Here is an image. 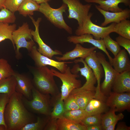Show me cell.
Returning <instances> with one entry per match:
<instances>
[{"instance_id": "16", "label": "cell", "mask_w": 130, "mask_h": 130, "mask_svg": "<svg viewBox=\"0 0 130 130\" xmlns=\"http://www.w3.org/2000/svg\"><path fill=\"white\" fill-rule=\"evenodd\" d=\"M13 76L16 81L15 91L27 99L32 98V90L34 86L32 81L26 75L15 72Z\"/></svg>"}, {"instance_id": "42", "label": "cell", "mask_w": 130, "mask_h": 130, "mask_svg": "<svg viewBox=\"0 0 130 130\" xmlns=\"http://www.w3.org/2000/svg\"><path fill=\"white\" fill-rule=\"evenodd\" d=\"M123 114L120 113L117 115L116 117L112 124L107 128L105 130H114L118 121L123 119L124 117Z\"/></svg>"}, {"instance_id": "2", "label": "cell", "mask_w": 130, "mask_h": 130, "mask_svg": "<svg viewBox=\"0 0 130 130\" xmlns=\"http://www.w3.org/2000/svg\"><path fill=\"white\" fill-rule=\"evenodd\" d=\"M29 69L33 76L34 87L41 92L52 96L60 94L58 88L51 70L46 66H30Z\"/></svg>"}, {"instance_id": "15", "label": "cell", "mask_w": 130, "mask_h": 130, "mask_svg": "<svg viewBox=\"0 0 130 130\" xmlns=\"http://www.w3.org/2000/svg\"><path fill=\"white\" fill-rule=\"evenodd\" d=\"M67 40L69 42L75 44H83L85 43L91 44L97 48L104 52L108 57L109 62L111 64L113 58L106 50L103 39H95L92 35L86 34L79 36H69L67 37Z\"/></svg>"}, {"instance_id": "25", "label": "cell", "mask_w": 130, "mask_h": 130, "mask_svg": "<svg viewBox=\"0 0 130 130\" xmlns=\"http://www.w3.org/2000/svg\"><path fill=\"white\" fill-rule=\"evenodd\" d=\"M0 22V42L6 39H9L11 42L15 51L16 47L13 41L12 35L13 32L16 29V25Z\"/></svg>"}, {"instance_id": "9", "label": "cell", "mask_w": 130, "mask_h": 130, "mask_svg": "<svg viewBox=\"0 0 130 130\" xmlns=\"http://www.w3.org/2000/svg\"><path fill=\"white\" fill-rule=\"evenodd\" d=\"M96 55L102 66L104 74V79L100 85V90L102 94L106 97L111 92L114 81L118 73L115 70L109 62L107 60L103 53L99 52H96Z\"/></svg>"}, {"instance_id": "30", "label": "cell", "mask_w": 130, "mask_h": 130, "mask_svg": "<svg viewBox=\"0 0 130 130\" xmlns=\"http://www.w3.org/2000/svg\"><path fill=\"white\" fill-rule=\"evenodd\" d=\"M87 116L84 110L80 109L65 111L63 115L64 117L73 122L80 124Z\"/></svg>"}, {"instance_id": "45", "label": "cell", "mask_w": 130, "mask_h": 130, "mask_svg": "<svg viewBox=\"0 0 130 130\" xmlns=\"http://www.w3.org/2000/svg\"><path fill=\"white\" fill-rule=\"evenodd\" d=\"M39 5L41 4L48 2L51 0H32Z\"/></svg>"}, {"instance_id": "35", "label": "cell", "mask_w": 130, "mask_h": 130, "mask_svg": "<svg viewBox=\"0 0 130 130\" xmlns=\"http://www.w3.org/2000/svg\"><path fill=\"white\" fill-rule=\"evenodd\" d=\"M16 19L14 13L5 7L0 10V22L13 24L15 22Z\"/></svg>"}, {"instance_id": "14", "label": "cell", "mask_w": 130, "mask_h": 130, "mask_svg": "<svg viewBox=\"0 0 130 130\" xmlns=\"http://www.w3.org/2000/svg\"><path fill=\"white\" fill-rule=\"evenodd\" d=\"M84 61L92 70L97 79V85L95 91L96 98L101 99L103 97L100 90V83L104 73L102 66L99 61L95 50L84 59Z\"/></svg>"}, {"instance_id": "26", "label": "cell", "mask_w": 130, "mask_h": 130, "mask_svg": "<svg viewBox=\"0 0 130 130\" xmlns=\"http://www.w3.org/2000/svg\"><path fill=\"white\" fill-rule=\"evenodd\" d=\"M72 94L74 95L80 108L83 110L91 99L96 98L94 91H84Z\"/></svg>"}, {"instance_id": "12", "label": "cell", "mask_w": 130, "mask_h": 130, "mask_svg": "<svg viewBox=\"0 0 130 130\" xmlns=\"http://www.w3.org/2000/svg\"><path fill=\"white\" fill-rule=\"evenodd\" d=\"M35 27L34 30H32L31 34L34 41L38 44L39 47L37 48L38 52L43 55L52 59L55 55H63L62 52L58 50H53L46 45L41 38L39 32V24L42 20L41 18L39 17L35 20L31 16H29Z\"/></svg>"}, {"instance_id": "40", "label": "cell", "mask_w": 130, "mask_h": 130, "mask_svg": "<svg viewBox=\"0 0 130 130\" xmlns=\"http://www.w3.org/2000/svg\"><path fill=\"white\" fill-rule=\"evenodd\" d=\"M119 46L124 48L130 55V39L119 35L116 38Z\"/></svg>"}, {"instance_id": "46", "label": "cell", "mask_w": 130, "mask_h": 130, "mask_svg": "<svg viewBox=\"0 0 130 130\" xmlns=\"http://www.w3.org/2000/svg\"><path fill=\"white\" fill-rule=\"evenodd\" d=\"M6 0H0V10L4 7Z\"/></svg>"}, {"instance_id": "18", "label": "cell", "mask_w": 130, "mask_h": 130, "mask_svg": "<svg viewBox=\"0 0 130 130\" xmlns=\"http://www.w3.org/2000/svg\"><path fill=\"white\" fill-rule=\"evenodd\" d=\"M76 44L73 50L63 54L61 57H56L55 58L58 61H60L73 60L78 58L84 59L92 52L97 49L95 46L86 48L82 46L80 44Z\"/></svg>"}, {"instance_id": "20", "label": "cell", "mask_w": 130, "mask_h": 130, "mask_svg": "<svg viewBox=\"0 0 130 130\" xmlns=\"http://www.w3.org/2000/svg\"><path fill=\"white\" fill-rule=\"evenodd\" d=\"M88 3L98 4L99 8L105 11L111 12H118L123 9L118 6L119 4L122 3L126 6H130V0H84Z\"/></svg>"}, {"instance_id": "44", "label": "cell", "mask_w": 130, "mask_h": 130, "mask_svg": "<svg viewBox=\"0 0 130 130\" xmlns=\"http://www.w3.org/2000/svg\"><path fill=\"white\" fill-rule=\"evenodd\" d=\"M86 127V130H102L101 125H93Z\"/></svg>"}, {"instance_id": "1", "label": "cell", "mask_w": 130, "mask_h": 130, "mask_svg": "<svg viewBox=\"0 0 130 130\" xmlns=\"http://www.w3.org/2000/svg\"><path fill=\"white\" fill-rule=\"evenodd\" d=\"M23 96L15 91L10 97L4 113L7 130H20L33 122V116L28 111L22 99Z\"/></svg>"}, {"instance_id": "36", "label": "cell", "mask_w": 130, "mask_h": 130, "mask_svg": "<svg viewBox=\"0 0 130 130\" xmlns=\"http://www.w3.org/2000/svg\"><path fill=\"white\" fill-rule=\"evenodd\" d=\"M10 97L7 94L0 93V124L4 125L6 128L4 119V113Z\"/></svg>"}, {"instance_id": "22", "label": "cell", "mask_w": 130, "mask_h": 130, "mask_svg": "<svg viewBox=\"0 0 130 130\" xmlns=\"http://www.w3.org/2000/svg\"><path fill=\"white\" fill-rule=\"evenodd\" d=\"M107 107L104 101L93 98L89 102L84 110L88 116L101 114L106 112Z\"/></svg>"}, {"instance_id": "4", "label": "cell", "mask_w": 130, "mask_h": 130, "mask_svg": "<svg viewBox=\"0 0 130 130\" xmlns=\"http://www.w3.org/2000/svg\"><path fill=\"white\" fill-rule=\"evenodd\" d=\"M49 94L43 93L34 86L32 90V98L27 99L23 96L22 101L25 106L33 111L46 116L50 115L51 100Z\"/></svg>"}, {"instance_id": "17", "label": "cell", "mask_w": 130, "mask_h": 130, "mask_svg": "<svg viewBox=\"0 0 130 130\" xmlns=\"http://www.w3.org/2000/svg\"><path fill=\"white\" fill-rule=\"evenodd\" d=\"M96 8L103 15L104 20L101 25L105 26L111 23H118L122 21L129 19L130 17V10L128 8L118 12H111L104 11L95 5Z\"/></svg>"}, {"instance_id": "28", "label": "cell", "mask_w": 130, "mask_h": 130, "mask_svg": "<svg viewBox=\"0 0 130 130\" xmlns=\"http://www.w3.org/2000/svg\"><path fill=\"white\" fill-rule=\"evenodd\" d=\"M16 81L13 75L0 81V93L8 94L10 96L15 91Z\"/></svg>"}, {"instance_id": "47", "label": "cell", "mask_w": 130, "mask_h": 130, "mask_svg": "<svg viewBox=\"0 0 130 130\" xmlns=\"http://www.w3.org/2000/svg\"><path fill=\"white\" fill-rule=\"evenodd\" d=\"M0 130H7L6 128L4 125L0 124Z\"/></svg>"}, {"instance_id": "8", "label": "cell", "mask_w": 130, "mask_h": 130, "mask_svg": "<svg viewBox=\"0 0 130 130\" xmlns=\"http://www.w3.org/2000/svg\"><path fill=\"white\" fill-rule=\"evenodd\" d=\"M32 31L29 28V25L26 22L24 23L13 32L12 37L16 46L15 51L17 56H20L19 50L20 48H25L29 52L35 45L32 39Z\"/></svg>"}, {"instance_id": "10", "label": "cell", "mask_w": 130, "mask_h": 130, "mask_svg": "<svg viewBox=\"0 0 130 130\" xmlns=\"http://www.w3.org/2000/svg\"><path fill=\"white\" fill-rule=\"evenodd\" d=\"M68 7L69 19H74L78 21V26H81L86 19L91 4H83L79 0H62Z\"/></svg>"}, {"instance_id": "19", "label": "cell", "mask_w": 130, "mask_h": 130, "mask_svg": "<svg viewBox=\"0 0 130 130\" xmlns=\"http://www.w3.org/2000/svg\"><path fill=\"white\" fill-rule=\"evenodd\" d=\"M112 89L116 93L130 92V70L118 73Z\"/></svg>"}, {"instance_id": "21", "label": "cell", "mask_w": 130, "mask_h": 130, "mask_svg": "<svg viewBox=\"0 0 130 130\" xmlns=\"http://www.w3.org/2000/svg\"><path fill=\"white\" fill-rule=\"evenodd\" d=\"M111 65L118 73L130 70V61L127 51L124 49L121 50L113 58Z\"/></svg>"}, {"instance_id": "7", "label": "cell", "mask_w": 130, "mask_h": 130, "mask_svg": "<svg viewBox=\"0 0 130 130\" xmlns=\"http://www.w3.org/2000/svg\"><path fill=\"white\" fill-rule=\"evenodd\" d=\"M74 62L76 64L81 63L83 64L84 66L80 67L79 64H76L71 69V72L73 74H78L79 72H80L81 75L85 78L86 81L82 86L74 90L70 94H73L86 91H95L96 87L95 85L97 82V80L91 69L83 58H80L75 59Z\"/></svg>"}, {"instance_id": "37", "label": "cell", "mask_w": 130, "mask_h": 130, "mask_svg": "<svg viewBox=\"0 0 130 130\" xmlns=\"http://www.w3.org/2000/svg\"><path fill=\"white\" fill-rule=\"evenodd\" d=\"M101 115L97 114L86 117L81 124L86 127L93 125H101Z\"/></svg>"}, {"instance_id": "41", "label": "cell", "mask_w": 130, "mask_h": 130, "mask_svg": "<svg viewBox=\"0 0 130 130\" xmlns=\"http://www.w3.org/2000/svg\"><path fill=\"white\" fill-rule=\"evenodd\" d=\"M57 119L50 118L45 127L44 130H58Z\"/></svg>"}, {"instance_id": "11", "label": "cell", "mask_w": 130, "mask_h": 130, "mask_svg": "<svg viewBox=\"0 0 130 130\" xmlns=\"http://www.w3.org/2000/svg\"><path fill=\"white\" fill-rule=\"evenodd\" d=\"M29 52L30 56L34 61L35 66L49 65L55 67L62 73L65 72L68 67L66 64L73 63L72 62L57 61L44 56L38 52L36 45L33 47Z\"/></svg>"}, {"instance_id": "32", "label": "cell", "mask_w": 130, "mask_h": 130, "mask_svg": "<svg viewBox=\"0 0 130 130\" xmlns=\"http://www.w3.org/2000/svg\"><path fill=\"white\" fill-rule=\"evenodd\" d=\"M14 72L6 60L0 59V81L13 76Z\"/></svg>"}, {"instance_id": "23", "label": "cell", "mask_w": 130, "mask_h": 130, "mask_svg": "<svg viewBox=\"0 0 130 130\" xmlns=\"http://www.w3.org/2000/svg\"><path fill=\"white\" fill-rule=\"evenodd\" d=\"M58 130H86L81 124L73 122L63 116L57 119Z\"/></svg>"}, {"instance_id": "29", "label": "cell", "mask_w": 130, "mask_h": 130, "mask_svg": "<svg viewBox=\"0 0 130 130\" xmlns=\"http://www.w3.org/2000/svg\"><path fill=\"white\" fill-rule=\"evenodd\" d=\"M114 32L130 39V20L126 19L116 23L114 27Z\"/></svg>"}, {"instance_id": "24", "label": "cell", "mask_w": 130, "mask_h": 130, "mask_svg": "<svg viewBox=\"0 0 130 130\" xmlns=\"http://www.w3.org/2000/svg\"><path fill=\"white\" fill-rule=\"evenodd\" d=\"M40 5L32 0H24L18 11L24 17L31 16L35 11H39Z\"/></svg>"}, {"instance_id": "39", "label": "cell", "mask_w": 130, "mask_h": 130, "mask_svg": "<svg viewBox=\"0 0 130 130\" xmlns=\"http://www.w3.org/2000/svg\"><path fill=\"white\" fill-rule=\"evenodd\" d=\"M24 0H6L4 5L5 7L12 12L18 11Z\"/></svg>"}, {"instance_id": "13", "label": "cell", "mask_w": 130, "mask_h": 130, "mask_svg": "<svg viewBox=\"0 0 130 130\" xmlns=\"http://www.w3.org/2000/svg\"><path fill=\"white\" fill-rule=\"evenodd\" d=\"M107 98L105 103L115 112H120L130 108V92L116 93L111 92Z\"/></svg>"}, {"instance_id": "3", "label": "cell", "mask_w": 130, "mask_h": 130, "mask_svg": "<svg viewBox=\"0 0 130 130\" xmlns=\"http://www.w3.org/2000/svg\"><path fill=\"white\" fill-rule=\"evenodd\" d=\"M68 9L67 5L63 3L57 9L51 7L48 2L40 4L39 11L42 13L47 19L56 27L63 29L70 34L72 33V29L66 23L64 19L63 13Z\"/></svg>"}, {"instance_id": "5", "label": "cell", "mask_w": 130, "mask_h": 130, "mask_svg": "<svg viewBox=\"0 0 130 130\" xmlns=\"http://www.w3.org/2000/svg\"><path fill=\"white\" fill-rule=\"evenodd\" d=\"M51 70L53 75L59 78L62 82L60 93L61 100L64 101L73 90L82 86L81 81L77 79L79 77V75L72 73L69 66H68L63 73L52 68Z\"/></svg>"}, {"instance_id": "6", "label": "cell", "mask_w": 130, "mask_h": 130, "mask_svg": "<svg viewBox=\"0 0 130 130\" xmlns=\"http://www.w3.org/2000/svg\"><path fill=\"white\" fill-rule=\"evenodd\" d=\"M93 15L92 13H89L86 19L82 25L78 26L75 32L76 35L90 34L92 35L95 39H103L107 35L114 32V27L116 23H112L106 27L98 26L91 21V18Z\"/></svg>"}, {"instance_id": "43", "label": "cell", "mask_w": 130, "mask_h": 130, "mask_svg": "<svg viewBox=\"0 0 130 130\" xmlns=\"http://www.w3.org/2000/svg\"><path fill=\"white\" fill-rule=\"evenodd\" d=\"M116 130H130V127L127 126L125 122H120L117 124Z\"/></svg>"}, {"instance_id": "38", "label": "cell", "mask_w": 130, "mask_h": 130, "mask_svg": "<svg viewBox=\"0 0 130 130\" xmlns=\"http://www.w3.org/2000/svg\"><path fill=\"white\" fill-rule=\"evenodd\" d=\"M64 101L65 111L80 109L73 94H70Z\"/></svg>"}, {"instance_id": "33", "label": "cell", "mask_w": 130, "mask_h": 130, "mask_svg": "<svg viewBox=\"0 0 130 130\" xmlns=\"http://www.w3.org/2000/svg\"><path fill=\"white\" fill-rule=\"evenodd\" d=\"M106 48L111 52L115 56L121 50L120 46L116 41L113 39L110 34L104 37L103 39Z\"/></svg>"}, {"instance_id": "31", "label": "cell", "mask_w": 130, "mask_h": 130, "mask_svg": "<svg viewBox=\"0 0 130 130\" xmlns=\"http://www.w3.org/2000/svg\"><path fill=\"white\" fill-rule=\"evenodd\" d=\"M50 118L37 117L35 122L28 124L22 128L20 130H44Z\"/></svg>"}, {"instance_id": "34", "label": "cell", "mask_w": 130, "mask_h": 130, "mask_svg": "<svg viewBox=\"0 0 130 130\" xmlns=\"http://www.w3.org/2000/svg\"><path fill=\"white\" fill-rule=\"evenodd\" d=\"M114 110L110 109L109 111L101 116L102 130H105L112 124L117 116Z\"/></svg>"}, {"instance_id": "27", "label": "cell", "mask_w": 130, "mask_h": 130, "mask_svg": "<svg viewBox=\"0 0 130 130\" xmlns=\"http://www.w3.org/2000/svg\"><path fill=\"white\" fill-rule=\"evenodd\" d=\"M53 97L51 101L53 108L50 114L51 118L57 119L62 117L65 112L64 101L61 99L60 93Z\"/></svg>"}]
</instances>
